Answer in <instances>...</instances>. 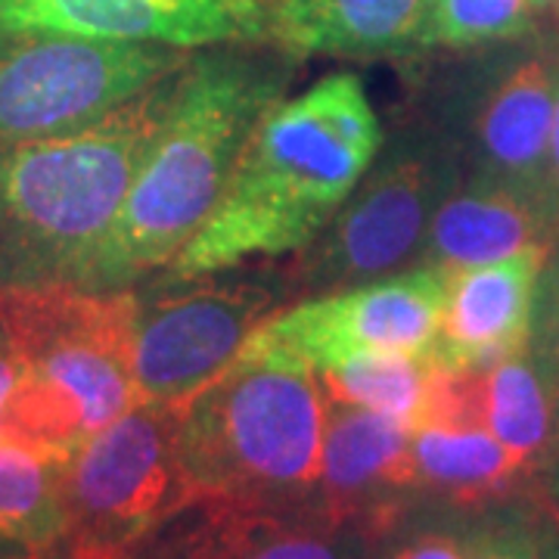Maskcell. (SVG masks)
I'll return each mask as SVG.
<instances>
[{
    "label": "cell",
    "instance_id": "10",
    "mask_svg": "<svg viewBox=\"0 0 559 559\" xmlns=\"http://www.w3.org/2000/svg\"><path fill=\"white\" fill-rule=\"evenodd\" d=\"M159 299H138L134 385L138 404L187 407L240 358L246 340L277 311L264 283L187 280Z\"/></svg>",
    "mask_w": 559,
    "mask_h": 559
},
{
    "label": "cell",
    "instance_id": "30",
    "mask_svg": "<svg viewBox=\"0 0 559 559\" xmlns=\"http://www.w3.org/2000/svg\"><path fill=\"white\" fill-rule=\"evenodd\" d=\"M557 559H559V557H557Z\"/></svg>",
    "mask_w": 559,
    "mask_h": 559
},
{
    "label": "cell",
    "instance_id": "16",
    "mask_svg": "<svg viewBox=\"0 0 559 559\" xmlns=\"http://www.w3.org/2000/svg\"><path fill=\"white\" fill-rule=\"evenodd\" d=\"M441 417L481 423L525 469H532L540 466L554 432V385L528 348L479 370L436 373L423 419Z\"/></svg>",
    "mask_w": 559,
    "mask_h": 559
},
{
    "label": "cell",
    "instance_id": "19",
    "mask_svg": "<svg viewBox=\"0 0 559 559\" xmlns=\"http://www.w3.org/2000/svg\"><path fill=\"white\" fill-rule=\"evenodd\" d=\"M414 488L473 503L503 495L528 473L481 423L423 419L411 429Z\"/></svg>",
    "mask_w": 559,
    "mask_h": 559
},
{
    "label": "cell",
    "instance_id": "29",
    "mask_svg": "<svg viewBox=\"0 0 559 559\" xmlns=\"http://www.w3.org/2000/svg\"><path fill=\"white\" fill-rule=\"evenodd\" d=\"M525 3H528L532 16L535 13H559V0H525Z\"/></svg>",
    "mask_w": 559,
    "mask_h": 559
},
{
    "label": "cell",
    "instance_id": "21",
    "mask_svg": "<svg viewBox=\"0 0 559 559\" xmlns=\"http://www.w3.org/2000/svg\"><path fill=\"white\" fill-rule=\"evenodd\" d=\"M62 466L35 451L0 441V540L50 550L66 535Z\"/></svg>",
    "mask_w": 559,
    "mask_h": 559
},
{
    "label": "cell",
    "instance_id": "12",
    "mask_svg": "<svg viewBox=\"0 0 559 559\" xmlns=\"http://www.w3.org/2000/svg\"><path fill=\"white\" fill-rule=\"evenodd\" d=\"M69 35L180 50L264 44L267 0H0V38Z\"/></svg>",
    "mask_w": 559,
    "mask_h": 559
},
{
    "label": "cell",
    "instance_id": "9",
    "mask_svg": "<svg viewBox=\"0 0 559 559\" xmlns=\"http://www.w3.org/2000/svg\"><path fill=\"white\" fill-rule=\"evenodd\" d=\"M444 286V267L411 264L389 277L308 296L277 308L237 360H293L318 373L358 355L426 352L439 336Z\"/></svg>",
    "mask_w": 559,
    "mask_h": 559
},
{
    "label": "cell",
    "instance_id": "5",
    "mask_svg": "<svg viewBox=\"0 0 559 559\" xmlns=\"http://www.w3.org/2000/svg\"><path fill=\"white\" fill-rule=\"evenodd\" d=\"M326 399L293 360H237L180 411V473L193 498H318Z\"/></svg>",
    "mask_w": 559,
    "mask_h": 559
},
{
    "label": "cell",
    "instance_id": "17",
    "mask_svg": "<svg viewBox=\"0 0 559 559\" xmlns=\"http://www.w3.org/2000/svg\"><path fill=\"white\" fill-rule=\"evenodd\" d=\"M429 0H267V40L289 57H380L419 47Z\"/></svg>",
    "mask_w": 559,
    "mask_h": 559
},
{
    "label": "cell",
    "instance_id": "8",
    "mask_svg": "<svg viewBox=\"0 0 559 559\" xmlns=\"http://www.w3.org/2000/svg\"><path fill=\"white\" fill-rule=\"evenodd\" d=\"M187 60L190 50L138 40L0 38V150L106 119Z\"/></svg>",
    "mask_w": 559,
    "mask_h": 559
},
{
    "label": "cell",
    "instance_id": "13",
    "mask_svg": "<svg viewBox=\"0 0 559 559\" xmlns=\"http://www.w3.org/2000/svg\"><path fill=\"white\" fill-rule=\"evenodd\" d=\"M547 252L535 246L491 264L444 267L448 286L439 336L426 348L439 373L479 370L528 348L535 289Z\"/></svg>",
    "mask_w": 559,
    "mask_h": 559
},
{
    "label": "cell",
    "instance_id": "6",
    "mask_svg": "<svg viewBox=\"0 0 559 559\" xmlns=\"http://www.w3.org/2000/svg\"><path fill=\"white\" fill-rule=\"evenodd\" d=\"M457 190V159L448 143L407 131L380 150L336 218L301 249L293 289L320 296L380 280L419 259L439 205Z\"/></svg>",
    "mask_w": 559,
    "mask_h": 559
},
{
    "label": "cell",
    "instance_id": "26",
    "mask_svg": "<svg viewBox=\"0 0 559 559\" xmlns=\"http://www.w3.org/2000/svg\"><path fill=\"white\" fill-rule=\"evenodd\" d=\"M540 466L550 469V485L559 498V380L554 382V432H550V444H547V454L540 460Z\"/></svg>",
    "mask_w": 559,
    "mask_h": 559
},
{
    "label": "cell",
    "instance_id": "2",
    "mask_svg": "<svg viewBox=\"0 0 559 559\" xmlns=\"http://www.w3.org/2000/svg\"><path fill=\"white\" fill-rule=\"evenodd\" d=\"M382 124L355 72H330L264 112L215 212L165 267V283L301 252L380 156Z\"/></svg>",
    "mask_w": 559,
    "mask_h": 559
},
{
    "label": "cell",
    "instance_id": "22",
    "mask_svg": "<svg viewBox=\"0 0 559 559\" xmlns=\"http://www.w3.org/2000/svg\"><path fill=\"white\" fill-rule=\"evenodd\" d=\"M532 28L525 0H429L419 47H485L522 38Z\"/></svg>",
    "mask_w": 559,
    "mask_h": 559
},
{
    "label": "cell",
    "instance_id": "18",
    "mask_svg": "<svg viewBox=\"0 0 559 559\" xmlns=\"http://www.w3.org/2000/svg\"><path fill=\"white\" fill-rule=\"evenodd\" d=\"M554 218L495 180H473L441 202L429 234L423 240L417 264L439 267H476L510 259L516 252L544 246L550 249Z\"/></svg>",
    "mask_w": 559,
    "mask_h": 559
},
{
    "label": "cell",
    "instance_id": "3",
    "mask_svg": "<svg viewBox=\"0 0 559 559\" xmlns=\"http://www.w3.org/2000/svg\"><path fill=\"white\" fill-rule=\"evenodd\" d=\"M175 75L81 131L0 150L3 286H81L156 140Z\"/></svg>",
    "mask_w": 559,
    "mask_h": 559
},
{
    "label": "cell",
    "instance_id": "23",
    "mask_svg": "<svg viewBox=\"0 0 559 559\" xmlns=\"http://www.w3.org/2000/svg\"><path fill=\"white\" fill-rule=\"evenodd\" d=\"M528 355L554 385L559 380V249H550L540 267Z\"/></svg>",
    "mask_w": 559,
    "mask_h": 559
},
{
    "label": "cell",
    "instance_id": "15",
    "mask_svg": "<svg viewBox=\"0 0 559 559\" xmlns=\"http://www.w3.org/2000/svg\"><path fill=\"white\" fill-rule=\"evenodd\" d=\"M414 488L411 426L380 411L326 401L318 500L336 520L367 528Z\"/></svg>",
    "mask_w": 559,
    "mask_h": 559
},
{
    "label": "cell",
    "instance_id": "24",
    "mask_svg": "<svg viewBox=\"0 0 559 559\" xmlns=\"http://www.w3.org/2000/svg\"><path fill=\"white\" fill-rule=\"evenodd\" d=\"M469 559H557L538 532L522 522H498L469 538Z\"/></svg>",
    "mask_w": 559,
    "mask_h": 559
},
{
    "label": "cell",
    "instance_id": "28",
    "mask_svg": "<svg viewBox=\"0 0 559 559\" xmlns=\"http://www.w3.org/2000/svg\"><path fill=\"white\" fill-rule=\"evenodd\" d=\"M0 559H38V550L16 540H0Z\"/></svg>",
    "mask_w": 559,
    "mask_h": 559
},
{
    "label": "cell",
    "instance_id": "27",
    "mask_svg": "<svg viewBox=\"0 0 559 559\" xmlns=\"http://www.w3.org/2000/svg\"><path fill=\"white\" fill-rule=\"evenodd\" d=\"M550 205L559 227V91H557V116H554V134H550Z\"/></svg>",
    "mask_w": 559,
    "mask_h": 559
},
{
    "label": "cell",
    "instance_id": "4",
    "mask_svg": "<svg viewBox=\"0 0 559 559\" xmlns=\"http://www.w3.org/2000/svg\"><path fill=\"white\" fill-rule=\"evenodd\" d=\"M0 318L22 358L0 441L66 463L94 432L138 404V296L69 283H0Z\"/></svg>",
    "mask_w": 559,
    "mask_h": 559
},
{
    "label": "cell",
    "instance_id": "11",
    "mask_svg": "<svg viewBox=\"0 0 559 559\" xmlns=\"http://www.w3.org/2000/svg\"><path fill=\"white\" fill-rule=\"evenodd\" d=\"M146 559H367V547L364 528L336 520L318 498H193L150 535Z\"/></svg>",
    "mask_w": 559,
    "mask_h": 559
},
{
    "label": "cell",
    "instance_id": "1",
    "mask_svg": "<svg viewBox=\"0 0 559 559\" xmlns=\"http://www.w3.org/2000/svg\"><path fill=\"white\" fill-rule=\"evenodd\" d=\"M293 79L289 53L221 44L190 53L156 140L79 289L112 293L165 271L215 212L255 124Z\"/></svg>",
    "mask_w": 559,
    "mask_h": 559
},
{
    "label": "cell",
    "instance_id": "7",
    "mask_svg": "<svg viewBox=\"0 0 559 559\" xmlns=\"http://www.w3.org/2000/svg\"><path fill=\"white\" fill-rule=\"evenodd\" d=\"M180 411L134 404L66 460L69 559H124L128 547L150 538L190 500L178 457Z\"/></svg>",
    "mask_w": 559,
    "mask_h": 559
},
{
    "label": "cell",
    "instance_id": "25",
    "mask_svg": "<svg viewBox=\"0 0 559 559\" xmlns=\"http://www.w3.org/2000/svg\"><path fill=\"white\" fill-rule=\"evenodd\" d=\"M389 559H469V538L451 532H417L399 544Z\"/></svg>",
    "mask_w": 559,
    "mask_h": 559
},
{
    "label": "cell",
    "instance_id": "14",
    "mask_svg": "<svg viewBox=\"0 0 559 559\" xmlns=\"http://www.w3.org/2000/svg\"><path fill=\"white\" fill-rule=\"evenodd\" d=\"M559 72L540 57L516 62L488 91L473 116L479 178L516 190L554 218L550 134L557 116ZM557 224V218H554Z\"/></svg>",
    "mask_w": 559,
    "mask_h": 559
},
{
    "label": "cell",
    "instance_id": "20",
    "mask_svg": "<svg viewBox=\"0 0 559 559\" xmlns=\"http://www.w3.org/2000/svg\"><path fill=\"white\" fill-rule=\"evenodd\" d=\"M436 367L426 352H377L318 370L326 401H342L417 426L432 395Z\"/></svg>",
    "mask_w": 559,
    "mask_h": 559
}]
</instances>
